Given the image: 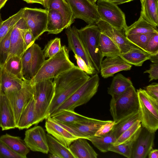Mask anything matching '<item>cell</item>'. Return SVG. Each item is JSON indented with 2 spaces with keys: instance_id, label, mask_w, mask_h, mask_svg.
I'll list each match as a JSON object with an SVG mask.
<instances>
[{
  "instance_id": "cell-19",
  "label": "cell",
  "mask_w": 158,
  "mask_h": 158,
  "mask_svg": "<svg viewBox=\"0 0 158 158\" xmlns=\"http://www.w3.org/2000/svg\"><path fill=\"white\" fill-rule=\"evenodd\" d=\"M110 121L88 117L87 119L81 121L65 124L80 133L84 138L87 139L88 138L94 136L97 131L102 125Z\"/></svg>"
},
{
  "instance_id": "cell-45",
  "label": "cell",
  "mask_w": 158,
  "mask_h": 158,
  "mask_svg": "<svg viewBox=\"0 0 158 158\" xmlns=\"http://www.w3.org/2000/svg\"><path fill=\"white\" fill-rule=\"evenodd\" d=\"M145 52L151 54L158 52V33L151 38L147 45Z\"/></svg>"
},
{
  "instance_id": "cell-25",
  "label": "cell",
  "mask_w": 158,
  "mask_h": 158,
  "mask_svg": "<svg viewBox=\"0 0 158 158\" xmlns=\"http://www.w3.org/2000/svg\"><path fill=\"white\" fill-rule=\"evenodd\" d=\"M141 10L140 16L154 26H158V0H140Z\"/></svg>"
},
{
  "instance_id": "cell-13",
  "label": "cell",
  "mask_w": 158,
  "mask_h": 158,
  "mask_svg": "<svg viewBox=\"0 0 158 158\" xmlns=\"http://www.w3.org/2000/svg\"><path fill=\"white\" fill-rule=\"evenodd\" d=\"M23 17L36 39L46 31L48 10L41 8H23Z\"/></svg>"
},
{
  "instance_id": "cell-24",
  "label": "cell",
  "mask_w": 158,
  "mask_h": 158,
  "mask_svg": "<svg viewBox=\"0 0 158 158\" xmlns=\"http://www.w3.org/2000/svg\"><path fill=\"white\" fill-rule=\"evenodd\" d=\"M25 79L22 80L9 74L3 67H1L2 88L3 93L5 95L19 90L23 86Z\"/></svg>"
},
{
  "instance_id": "cell-36",
  "label": "cell",
  "mask_w": 158,
  "mask_h": 158,
  "mask_svg": "<svg viewBox=\"0 0 158 158\" xmlns=\"http://www.w3.org/2000/svg\"><path fill=\"white\" fill-rule=\"evenodd\" d=\"M87 139L91 141L100 151L105 152L109 151V148L115 142L116 139L111 131L103 135H94L88 138Z\"/></svg>"
},
{
  "instance_id": "cell-15",
  "label": "cell",
  "mask_w": 158,
  "mask_h": 158,
  "mask_svg": "<svg viewBox=\"0 0 158 158\" xmlns=\"http://www.w3.org/2000/svg\"><path fill=\"white\" fill-rule=\"evenodd\" d=\"M68 48L83 59L93 74L97 73L79 36L75 26L68 27L66 30Z\"/></svg>"
},
{
  "instance_id": "cell-33",
  "label": "cell",
  "mask_w": 158,
  "mask_h": 158,
  "mask_svg": "<svg viewBox=\"0 0 158 158\" xmlns=\"http://www.w3.org/2000/svg\"><path fill=\"white\" fill-rule=\"evenodd\" d=\"M152 32L158 33L157 27L151 24L141 16L137 21L127 26L124 31L126 36Z\"/></svg>"
},
{
  "instance_id": "cell-62",
  "label": "cell",
  "mask_w": 158,
  "mask_h": 158,
  "mask_svg": "<svg viewBox=\"0 0 158 158\" xmlns=\"http://www.w3.org/2000/svg\"><path fill=\"white\" fill-rule=\"evenodd\" d=\"M0 68H1V67H0Z\"/></svg>"
},
{
  "instance_id": "cell-26",
  "label": "cell",
  "mask_w": 158,
  "mask_h": 158,
  "mask_svg": "<svg viewBox=\"0 0 158 158\" xmlns=\"http://www.w3.org/2000/svg\"><path fill=\"white\" fill-rule=\"evenodd\" d=\"M33 125H35V101L33 97L22 112L16 128L23 130L28 129Z\"/></svg>"
},
{
  "instance_id": "cell-7",
  "label": "cell",
  "mask_w": 158,
  "mask_h": 158,
  "mask_svg": "<svg viewBox=\"0 0 158 158\" xmlns=\"http://www.w3.org/2000/svg\"><path fill=\"white\" fill-rule=\"evenodd\" d=\"M142 126L155 132L158 128V101L149 96L144 89L137 90Z\"/></svg>"
},
{
  "instance_id": "cell-6",
  "label": "cell",
  "mask_w": 158,
  "mask_h": 158,
  "mask_svg": "<svg viewBox=\"0 0 158 158\" xmlns=\"http://www.w3.org/2000/svg\"><path fill=\"white\" fill-rule=\"evenodd\" d=\"M110 111L116 123L139 110L137 94L133 85L128 88L115 99H111Z\"/></svg>"
},
{
  "instance_id": "cell-43",
  "label": "cell",
  "mask_w": 158,
  "mask_h": 158,
  "mask_svg": "<svg viewBox=\"0 0 158 158\" xmlns=\"http://www.w3.org/2000/svg\"><path fill=\"white\" fill-rule=\"evenodd\" d=\"M134 143H123L116 146L112 145L109 148L108 151L120 154L128 158H131Z\"/></svg>"
},
{
  "instance_id": "cell-8",
  "label": "cell",
  "mask_w": 158,
  "mask_h": 158,
  "mask_svg": "<svg viewBox=\"0 0 158 158\" xmlns=\"http://www.w3.org/2000/svg\"><path fill=\"white\" fill-rule=\"evenodd\" d=\"M45 59L43 50L38 44L34 43L22 57V73L23 78L31 80L41 67Z\"/></svg>"
},
{
  "instance_id": "cell-11",
  "label": "cell",
  "mask_w": 158,
  "mask_h": 158,
  "mask_svg": "<svg viewBox=\"0 0 158 158\" xmlns=\"http://www.w3.org/2000/svg\"><path fill=\"white\" fill-rule=\"evenodd\" d=\"M74 19H80L88 24L96 25L100 19L97 5L89 0H65Z\"/></svg>"
},
{
  "instance_id": "cell-51",
  "label": "cell",
  "mask_w": 158,
  "mask_h": 158,
  "mask_svg": "<svg viewBox=\"0 0 158 158\" xmlns=\"http://www.w3.org/2000/svg\"><path fill=\"white\" fill-rule=\"evenodd\" d=\"M148 156L149 158H158V150L157 149H152Z\"/></svg>"
},
{
  "instance_id": "cell-57",
  "label": "cell",
  "mask_w": 158,
  "mask_h": 158,
  "mask_svg": "<svg viewBox=\"0 0 158 158\" xmlns=\"http://www.w3.org/2000/svg\"><path fill=\"white\" fill-rule=\"evenodd\" d=\"M48 0H44V4L43 6L45 8V9L47 10V8L48 3Z\"/></svg>"
},
{
  "instance_id": "cell-48",
  "label": "cell",
  "mask_w": 158,
  "mask_h": 158,
  "mask_svg": "<svg viewBox=\"0 0 158 158\" xmlns=\"http://www.w3.org/2000/svg\"><path fill=\"white\" fill-rule=\"evenodd\" d=\"M144 88L149 96L158 101V84L157 83H152Z\"/></svg>"
},
{
  "instance_id": "cell-31",
  "label": "cell",
  "mask_w": 158,
  "mask_h": 158,
  "mask_svg": "<svg viewBox=\"0 0 158 158\" xmlns=\"http://www.w3.org/2000/svg\"><path fill=\"white\" fill-rule=\"evenodd\" d=\"M47 10L46 31L48 34H59L65 29L62 17L56 10L49 9Z\"/></svg>"
},
{
  "instance_id": "cell-17",
  "label": "cell",
  "mask_w": 158,
  "mask_h": 158,
  "mask_svg": "<svg viewBox=\"0 0 158 158\" xmlns=\"http://www.w3.org/2000/svg\"><path fill=\"white\" fill-rule=\"evenodd\" d=\"M96 25L102 33L109 37L117 45L121 53L126 52L132 48L136 47L128 40L124 31L119 30L101 20Z\"/></svg>"
},
{
  "instance_id": "cell-58",
  "label": "cell",
  "mask_w": 158,
  "mask_h": 158,
  "mask_svg": "<svg viewBox=\"0 0 158 158\" xmlns=\"http://www.w3.org/2000/svg\"><path fill=\"white\" fill-rule=\"evenodd\" d=\"M49 157L50 158H59L57 156L52 154L49 155Z\"/></svg>"
},
{
  "instance_id": "cell-39",
  "label": "cell",
  "mask_w": 158,
  "mask_h": 158,
  "mask_svg": "<svg viewBox=\"0 0 158 158\" xmlns=\"http://www.w3.org/2000/svg\"><path fill=\"white\" fill-rule=\"evenodd\" d=\"M23 8L15 14L3 21L0 26V42L17 22L22 17Z\"/></svg>"
},
{
  "instance_id": "cell-59",
  "label": "cell",
  "mask_w": 158,
  "mask_h": 158,
  "mask_svg": "<svg viewBox=\"0 0 158 158\" xmlns=\"http://www.w3.org/2000/svg\"><path fill=\"white\" fill-rule=\"evenodd\" d=\"M91 2L93 3H96V2L98 0H89Z\"/></svg>"
},
{
  "instance_id": "cell-52",
  "label": "cell",
  "mask_w": 158,
  "mask_h": 158,
  "mask_svg": "<svg viewBox=\"0 0 158 158\" xmlns=\"http://www.w3.org/2000/svg\"><path fill=\"white\" fill-rule=\"evenodd\" d=\"M149 60L153 63H158V52L151 54Z\"/></svg>"
},
{
  "instance_id": "cell-40",
  "label": "cell",
  "mask_w": 158,
  "mask_h": 158,
  "mask_svg": "<svg viewBox=\"0 0 158 158\" xmlns=\"http://www.w3.org/2000/svg\"><path fill=\"white\" fill-rule=\"evenodd\" d=\"M157 33H158L132 34L127 35L126 37L130 42L145 52L148 42L151 38Z\"/></svg>"
},
{
  "instance_id": "cell-30",
  "label": "cell",
  "mask_w": 158,
  "mask_h": 158,
  "mask_svg": "<svg viewBox=\"0 0 158 158\" xmlns=\"http://www.w3.org/2000/svg\"><path fill=\"white\" fill-rule=\"evenodd\" d=\"M137 121H141V116L139 109L115 123L111 130L112 132L117 139L124 131Z\"/></svg>"
},
{
  "instance_id": "cell-16",
  "label": "cell",
  "mask_w": 158,
  "mask_h": 158,
  "mask_svg": "<svg viewBox=\"0 0 158 158\" xmlns=\"http://www.w3.org/2000/svg\"><path fill=\"white\" fill-rule=\"evenodd\" d=\"M28 29L26 22L23 17L12 28L10 38V50L7 59L15 56L22 57L25 52L24 35Z\"/></svg>"
},
{
  "instance_id": "cell-32",
  "label": "cell",
  "mask_w": 158,
  "mask_h": 158,
  "mask_svg": "<svg viewBox=\"0 0 158 158\" xmlns=\"http://www.w3.org/2000/svg\"><path fill=\"white\" fill-rule=\"evenodd\" d=\"M48 152L59 158H75L69 148L65 146L51 135L46 134Z\"/></svg>"
},
{
  "instance_id": "cell-60",
  "label": "cell",
  "mask_w": 158,
  "mask_h": 158,
  "mask_svg": "<svg viewBox=\"0 0 158 158\" xmlns=\"http://www.w3.org/2000/svg\"><path fill=\"white\" fill-rule=\"evenodd\" d=\"M3 21H2V19L1 18V14L0 13V26L1 25Z\"/></svg>"
},
{
  "instance_id": "cell-10",
  "label": "cell",
  "mask_w": 158,
  "mask_h": 158,
  "mask_svg": "<svg viewBox=\"0 0 158 158\" xmlns=\"http://www.w3.org/2000/svg\"><path fill=\"white\" fill-rule=\"evenodd\" d=\"M45 127L51 135L64 145L69 148L75 140L83 138L80 133L66 124L60 122L50 116L46 119Z\"/></svg>"
},
{
  "instance_id": "cell-28",
  "label": "cell",
  "mask_w": 158,
  "mask_h": 158,
  "mask_svg": "<svg viewBox=\"0 0 158 158\" xmlns=\"http://www.w3.org/2000/svg\"><path fill=\"white\" fill-rule=\"evenodd\" d=\"M151 55L136 46L126 52L121 53L119 56L130 64L140 66L144 61L149 59Z\"/></svg>"
},
{
  "instance_id": "cell-34",
  "label": "cell",
  "mask_w": 158,
  "mask_h": 158,
  "mask_svg": "<svg viewBox=\"0 0 158 158\" xmlns=\"http://www.w3.org/2000/svg\"><path fill=\"white\" fill-rule=\"evenodd\" d=\"M99 43L103 57L111 58L119 56L121 53L117 45L109 37L101 32Z\"/></svg>"
},
{
  "instance_id": "cell-53",
  "label": "cell",
  "mask_w": 158,
  "mask_h": 158,
  "mask_svg": "<svg viewBox=\"0 0 158 158\" xmlns=\"http://www.w3.org/2000/svg\"><path fill=\"white\" fill-rule=\"evenodd\" d=\"M117 5L127 2L133 0H108Z\"/></svg>"
},
{
  "instance_id": "cell-20",
  "label": "cell",
  "mask_w": 158,
  "mask_h": 158,
  "mask_svg": "<svg viewBox=\"0 0 158 158\" xmlns=\"http://www.w3.org/2000/svg\"><path fill=\"white\" fill-rule=\"evenodd\" d=\"M131 67L120 56L106 57L102 61L100 72L102 77L107 78L120 71L130 70Z\"/></svg>"
},
{
  "instance_id": "cell-27",
  "label": "cell",
  "mask_w": 158,
  "mask_h": 158,
  "mask_svg": "<svg viewBox=\"0 0 158 158\" xmlns=\"http://www.w3.org/2000/svg\"><path fill=\"white\" fill-rule=\"evenodd\" d=\"M0 139L5 143L14 152L26 158L30 149L24 140L19 136H15L6 134L0 137Z\"/></svg>"
},
{
  "instance_id": "cell-1",
  "label": "cell",
  "mask_w": 158,
  "mask_h": 158,
  "mask_svg": "<svg viewBox=\"0 0 158 158\" xmlns=\"http://www.w3.org/2000/svg\"><path fill=\"white\" fill-rule=\"evenodd\" d=\"M90 77L76 66L54 78L55 94L49 108V116Z\"/></svg>"
},
{
  "instance_id": "cell-5",
  "label": "cell",
  "mask_w": 158,
  "mask_h": 158,
  "mask_svg": "<svg viewBox=\"0 0 158 158\" xmlns=\"http://www.w3.org/2000/svg\"><path fill=\"white\" fill-rule=\"evenodd\" d=\"M99 81V78L97 73L90 77L84 84L60 105L50 117H52L64 110L74 111V109L77 107L87 103L97 93Z\"/></svg>"
},
{
  "instance_id": "cell-42",
  "label": "cell",
  "mask_w": 158,
  "mask_h": 158,
  "mask_svg": "<svg viewBox=\"0 0 158 158\" xmlns=\"http://www.w3.org/2000/svg\"><path fill=\"white\" fill-rule=\"evenodd\" d=\"M11 28L0 42V67H2L7 61L10 50V35Z\"/></svg>"
},
{
  "instance_id": "cell-14",
  "label": "cell",
  "mask_w": 158,
  "mask_h": 158,
  "mask_svg": "<svg viewBox=\"0 0 158 158\" xmlns=\"http://www.w3.org/2000/svg\"><path fill=\"white\" fill-rule=\"evenodd\" d=\"M24 140L30 150L47 154L48 152L46 134L40 126H36L25 132Z\"/></svg>"
},
{
  "instance_id": "cell-47",
  "label": "cell",
  "mask_w": 158,
  "mask_h": 158,
  "mask_svg": "<svg viewBox=\"0 0 158 158\" xmlns=\"http://www.w3.org/2000/svg\"><path fill=\"white\" fill-rule=\"evenodd\" d=\"M36 39L33 35L31 30L27 29L24 34V48L25 52L34 43Z\"/></svg>"
},
{
  "instance_id": "cell-54",
  "label": "cell",
  "mask_w": 158,
  "mask_h": 158,
  "mask_svg": "<svg viewBox=\"0 0 158 158\" xmlns=\"http://www.w3.org/2000/svg\"><path fill=\"white\" fill-rule=\"evenodd\" d=\"M28 3H39L43 6L44 4V0H23Z\"/></svg>"
},
{
  "instance_id": "cell-22",
  "label": "cell",
  "mask_w": 158,
  "mask_h": 158,
  "mask_svg": "<svg viewBox=\"0 0 158 158\" xmlns=\"http://www.w3.org/2000/svg\"><path fill=\"white\" fill-rule=\"evenodd\" d=\"M0 123L2 131L16 127L12 110L6 95L3 93L0 111Z\"/></svg>"
},
{
  "instance_id": "cell-44",
  "label": "cell",
  "mask_w": 158,
  "mask_h": 158,
  "mask_svg": "<svg viewBox=\"0 0 158 158\" xmlns=\"http://www.w3.org/2000/svg\"><path fill=\"white\" fill-rule=\"evenodd\" d=\"M23 158L0 139V158Z\"/></svg>"
},
{
  "instance_id": "cell-9",
  "label": "cell",
  "mask_w": 158,
  "mask_h": 158,
  "mask_svg": "<svg viewBox=\"0 0 158 158\" xmlns=\"http://www.w3.org/2000/svg\"><path fill=\"white\" fill-rule=\"evenodd\" d=\"M98 11L100 19L123 31L127 26L124 13L117 5L108 0H98Z\"/></svg>"
},
{
  "instance_id": "cell-61",
  "label": "cell",
  "mask_w": 158,
  "mask_h": 158,
  "mask_svg": "<svg viewBox=\"0 0 158 158\" xmlns=\"http://www.w3.org/2000/svg\"><path fill=\"white\" fill-rule=\"evenodd\" d=\"M141 0V1H143L144 0Z\"/></svg>"
},
{
  "instance_id": "cell-41",
  "label": "cell",
  "mask_w": 158,
  "mask_h": 158,
  "mask_svg": "<svg viewBox=\"0 0 158 158\" xmlns=\"http://www.w3.org/2000/svg\"><path fill=\"white\" fill-rule=\"evenodd\" d=\"M60 39L58 37L50 40L43 50L45 58H50L55 56L61 50Z\"/></svg>"
},
{
  "instance_id": "cell-2",
  "label": "cell",
  "mask_w": 158,
  "mask_h": 158,
  "mask_svg": "<svg viewBox=\"0 0 158 158\" xmlns=\"http://www.w3.org/2000/svg\"><path fill=\"white\" fill-rule=\"evenodd\" d=\"M69 52V49L66 45L62 46L59 52L45 60L37 74L31 80V83L54 78L75 67L76 66L70 60Z\"/></svg>"
},
{
  "instance_id": "cell-12",
  "label": "cell",
  "mask_w": 158,
  "mask_h": 158,
  "mask_svg": "<svg viewBox=\"0 0 158 158\" xmlns=\"http://www.w3.org/2000/svg\"><path fill=\"white\" fill-rule=\"evenodd\" d=\"M5 95L13 113L16 126L22 112L34 96L31 80L25 79L19 90Z\"/></svg>"
},
{
  "instance_id": "cell-49",
  "label": "cell",
  "mask_w": 158,
  "mask_h": 158,
  "mask_svg": "<svg viewBox=\"0 0 158 158\" xmlns=\"http://www.w3.org/2000/svg\"><path fill=\"white\" fill-rule=\"evenodd\" d=\"M144 73L149 74V81L153 80H157L158 79V63L152 64L150 65V69L145 71Z\"/></svg>"
},
{
  "instance_id": "cell-35",
  "label": "cell",
  "mask_w": 158,
  "mask_h": 158,
  "mask_svg": "<svg viewBox=\"0 0 158 158\" xmlns=\"http://www.w3.org/2000/svg\"><path fill=\"white\" fill-rule=\"evenodd\" d=\"M142 129L141 121H137L124 131L112 145L116 146L123 143L134 142L140 134Z\"/></svg>"
},
{
  "instance_id": "cell-38",
  "label": "cell",
  "mask_w": 158,
  "mask_h": 158,
  "mask_svg": "<svg viewBox=\"0 0 158 158\" xmlns=\"http://www.w3.org/2000/svg\"><path fill=\"white\" fill-rule=\"evenodd\" d=\"M51 117L60 122L66 124L81 121L88 118L74 111L66 110H62Z\"/></svg>"
},
{
  "instance_id": "cell-46",
  "label": "cell",
  "mask_w": 158,
  "mask_h": 158,
  "mask_svg": "<svg viewBox=\"0 0 158 158\" xmlns=\"http://www.w3.org/2000/svg\"><path fill=\"white\" fill-rule=\"evenodd\" d=\"M115 124V122L113 121H110L102 125L94 135L100 136L105 135L111 131Z\"/></svg>"
},
{
  "instance_id": "cell-37",
  "label": "cell",
  "mask_w": 158,
  "mask_h": 158,
  "mask_svg": "<svg viewBox=\"0 0 158 158\" xmlns=\"http://www.w3.org/2000/svg\"><path fill=\"white\" fill-rule=\"evenodd\" d=\"M2 67L9 74L21 80L25 79L22 73V57L17 56L10 57Z\"/></svg>"
},
{
  "instance_id": "cell-21",
  "label": "cell",
  "mask_w": 158,
  "mask_h": 158,
  "mask_svg": "<svg viewBox=\"0 0 158 158\" xmlns=\"http://www.w3.org/2000/svg\"><path fill=\"white\" fill-rule=\"evenodd\" d=\"M86 139L79 138L74 140L69 148L75 158H97L98 154Z\"/></svg>"
},
{
  "instance_id": "cell-56",
  "label": "cell",
  "mask_w": 158,
  "mask_h": 158,
  "mask_svg": "<svg viewBox=\"0 0 158 158\" xmlns=\"http://www.w3.org/2000/svg\"><path fill=\"white\" fill-rule=\"evenodd\" d=\"M7 0H0V10L5 5Z\"/></svg>"
},
{
  "instance_id": "cell-50",
  "label": "cell",
  "mask_w": 158,
  "mask_h": 158,
  "mask_svg": "<svg viewBox=\"0 0 158 158\" xmlns=\"http://www.w3.org/2000/svg\"><path fill=\"white\" fill-rule=\"evenodd\" d=\"M74 57L76 60L78 67L88 75H93L84 60L76 54H74Z\"/></svg>"
},
{
  "instance_id": "cell-29",
  "label": "cell",
  "mask_w": 158,
  "mask_h": 158,
  "mask_svg": "<svg viewBox=\"0 0 158 158\" xmlns=\"http://www.w3.org/2000/svg\"><path fill=\"white\" fill-rule=\"evenodd\" d=\"M132 85V82L129 79L119 73L113 78L110 85L108 88V93L112 96L111 99H115Z\"/></svg>"
},
{
  "instance_id": "cell-3",
  "label": "cell",
  "mask_w": 158,
  "mask_h": 158,
  "mask_svg": "<svg viewBox=\"0 0 158 158\" xmlns=\"http://www.w3.org/2000/svg\"><path fill=\"white\" fill-rule=\"evenodd\" d=\"M31 84L35 101L36 125L49 116V108L55 94V86L51 79Z\"/></svg>"
},
{
  "instance_id": "cell-18",
  "label": "cell",
  "mask_w": 158,
  "mask_h": 158,
  "mask_svg": "<svg viewBox=\"0 0 158 158\" xmlns=\"http://www.w3.org/2000/svg\"><path fill=\"white\" fill-rule=\"evenodd\" d=\"M155 132L142 127L139 136L133 143L131 158H145L154 145Z\"/></svg>"
},
{
  "instance_id": "cell-23",
  "label": "cell",
  "mask_w": 158,
  "mask_h": 158,
  "mask_svg": "<svg viewBox=\"0 0 158 158\" xmlns=\"http://www.w3.org/2000/svg\"><path fill=\"white\" fill-rule=\"evenodd\" d=\"M53 9L61 15L65 29H67L73 23V18L71 9L65 0H48L46 10Z\"/></svg>"
},
{
  "instance_id": "cell-55",
  "label": "cell",
  "mask_w": 158,
  "mask_h": 158,
  "mask_svg": "<svg viewBox=\"0 0 158 158\" xmlns=\"http://www.w3.org/2000/svg\"><path fill=\"white\" fill-rule=\"evenodd\" d=\"M3 92L2 88L1 80V67L0 68V111L1 110V105L2 102Z\"/></svg>"
},
{
  "instance_id": "cell-4",
  "label": "cell",
  "mask_w": 158,
  "mask_h": 158,
  "mask_svg": "<svg viewBox=\"0 0 158 158\" xmlns=\"http://www.w3.org/2000/svg\"><path fill=\"white\" fill-rule=\"evenodd\" d=\"M79 36L96 72H100L103 58L99 43L101 31L97 25H89L77 29Z\"/></svg>"
}]
</instances>
